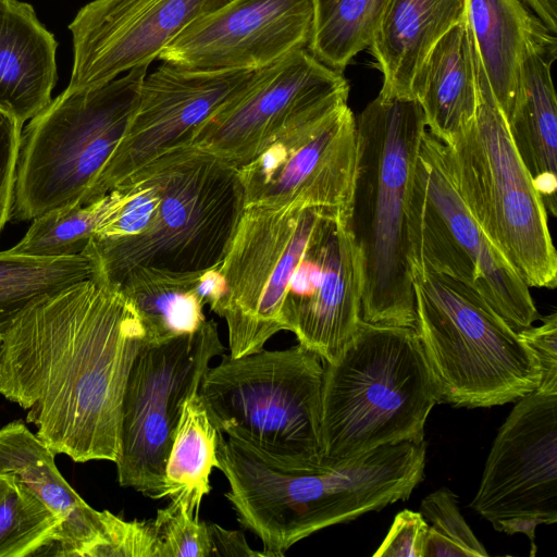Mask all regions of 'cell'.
<instances>
[{"label":"cell","instance_id":"6da1fadb","mask_svg":"<svg viewBox=\"0 0 557 557\" xmlns=\"http://www.w3.org/2000/svg\"><path fill=\"white\" fill-rule=\"evenodd\" d=\"M0 395L57 456L116 462L123 397L146 342L139 314L96 273L28 306L0 339Z\"/></svg>","mask_w":557,"mask_h":557},{"label":"cell","instance_id":"7a4b0ae2","mask_svg":"<svg viewBox=\"0 0 557 557\" xmlns=\"http://www.w3.org/2000/svg\"><path fill=\"white\" fill-rule=\"evenodd\" d=\"M356 126L349 225L361 261V319L416 330L408 210L424 114L414 99L377 95Z\"/></svg>","mask_w":557,"mask_h":557},{"label":"cell","instance_id":"3957f363","mask_svg":"<svg viewBox=\"0 0 557 557\" xmlns=\"http://www.w3.org/2000/svg\"><path fill=\"white\" fill-rule=\"evenodd\" d=\"M323 366V466L424 442L428 417L442 398L414 329L361 319L338 358Z\"/></svg>","mask_w":557,"mask_h":557},{"label":"cell","instance_id":"277c9868","mask_svg":"<svg viewBox=\"0 0 557 557\" xmlns=\"http://www.w3.org/2000/svg\"><path fill=\"white\" fill-rule=\"evenodd\" d=\"M324 366L297 344L232 357L208 368L199 385L210 419L228 438L286 470L323 466Z\"/></svg>","mask_w":557,"mask_h":557},{"label":"cell","instance_id":"5b68a950","mask_svg":"<svg viewBox=\"0 0 557 557\" xmlns=\"http://www.w3.org/2000/svg\"><path fill=\"white\" fill-rule=\"evenodd\" d=\"M416 332L442 403L484 408L537 389L534 351L473 289L422 267L410 268Z\"/></svg>","mask_w":557,"mask_h":557},{"label":"cell","instance_id":"8992f818","mask_svg":"<svg viewBox=\"0 0 557 557\" xmlns=\"http://www.w3.org/2000/svg\"><path fill=\"white\" fill-rule=\"evenodd\" d=\"M159 157L162 197L151 224L132 237L94 236L83 252L110 286L137 265L176 273L219 267L240 220L245 206L237 169L190 145Z\"/></svg>","mask_w":557,"mask_h":557},{"label":"cell","instance_id":"52a82bcc","mask_svg":"<svg viewBox=\"0 0 557 557\" xmlns=\"http://www.w3.org/2000/svg\"><path fill=\"white\" fill-rule=\"evenodd\" d=\"M476 52V50H475ZM478 110L445 145L454 183L482 231L531 288L557 284L548 212L511 139L476 53Z\"/></svg>","mask_w":557,"mask_h":557},{"label":"cell","instance_id":"ba28073f","mask_svg":"<svg viewBox=\"0 0 557 557\" xmlns=\"http://www.w3.org/2000/svg\"><path fill=\"white\" fill-rule=\"evenodd\" d=\"M148 66L98 87L64 89L29 120L21 138L11 218L28 221L82 205L129 125Z\"/></svg>","mask_w":557,"mask_h":557},{"label":"cell","instance_id":"9c48e42d","mask_svg":"<svg viewBox=\"0 0 557 557\" xmlns=\"http://www.w3.org/2000/svg\"><path fill=\"white\" fill-rule=\"evenodd\" d=\"M409 264L462 283L516 332L541 320L530 287L482 231L451 177L444 144L425 129L408 210Z\"/></svg>","mask_w":557,"mask_h":557},{"label":"cell","instance_id":"30bf717a","mask_svg":"<svg viewBox=\"0 0 557 557\" xmlns=\"http://www.w3.org/2000/svg\"><path fill=\"white\" fill-rule=\"evenodd\" d=\"M225 350L214 320L194 334L140 347L122 406L117 481L160 499L166 458L184 400L199 389L213 357Z\"/></svg>","mask_w":557,"mask_h":557},{"label":"cell","instance_id":"8fae6325","mask_svg":"<svg viewBox=\"0 0 557 557\" xmlns=\"http://www.w3.org/2000/svg\"><path fill=\"white\" fill-rule=\"evenodd\" d=\"M322 209L244 208L218 267L226 294L214 312L226 322L230 356L259 351L284 331L287 286Z\"/></svg>","mask_w":557,"mask_h":557},{"label":"cell","instance_id":"7c38bea8","mask_svg":"<svg viewBox=\"0 0 557 557\" xmlns=\"http://www.w3.org/2000/svg\"><path fill=\"white\" fill-rule=\"evenodd\" d=\"M349 85L306 48L255 73L249 84L189 140L238 169L288 129L347 103Z\"/></svg>","mask_w":557,"mask_h":557},{"label":"cell","instance_id":"4fadbf2b","mask_svg":"<svg viewBox=\"0 0 557 557\" xmlns=\"http://www.w3.org/2000/svg\"><path fill=\"white\" fill-rule=\"evenodd\" d=\"M499 428L470 507L498 532L524 534L557 522V394L534 391Z\"/></svg>","mask_w":557,"mask_h":557},{"label":"cell","instance_id":"5bb4252c","mask_svg":"<svg viewBox=\"0 0 557 557\" xmlns=\"http://www.w3.org/2000/svg\"><path fill=\"white\" fill-rule=\"evenodd\" d=\"M357 158L356 117L345 103L283 133L237 169L244 206L350 214Z\"/></svg>","mask_w":557,"mask_h":557},{"label":"cell","instance_id":"9a60e30c","mask_svg":"<svg viewBox=\"0 0 557 557\" xmlns=\"http://www.w3.org/2000/svg\"><path fill=\"white\" fill-rule=\"evenodd\" d=\"M257 71H203L163 62L145 76L129 125L82 205L103 197L191 135L236 97Z\"/></svg>","mask_w":557,"mask_h":557},{"label":"cell","instance_id":"2e32d148","mask_svg":"<svg viewBox=\"0 0 557 557\" xmlns=\"http://www.w3.org/2000/svg\"><path fill=\"white\" fill-rule=\"evenodd\" d=\"M362 275L349 213L323 208L297 263L282 307L284 331L334 362L361 320Z\"/></svg>","mask_w":557,"mask_h":557},{"label":"cell","instance_id":"e0dca14e","mask_svg":"<svg viewBox=\"0 0 557 557\" xmlns=\"http://www.w3.org/2000/svg\"><path fill=\"white\" fill-rule=\"evenodd\" d=\"M231 0H92L69 24V91L101 86L149 65L184 30Z\"/></svg>","mask_w":557,"mask_h":557},{"label":"cell","instance_id":"ac0fdd59","mask_svg":"<svg viewBox=\"0 0 557 557\" xmlns=\"http://www.w3.org/2000/svg\"><path fill=\"white\" fill-rule=\"evenodd\" d=\"M312 0H231L168 45L158 59L203 71H259L307 49Z\"/></svg>","mask_w":557,"mask_h":557},{"label":"cell","instance_id":"d6986e66","mask_svg":"<svg viewBox=\"0 0 557 557\" xmlns=\"http://www.w3.org/2000/svg\"><path fill=\"white\" fill-rule=\"evenodd\" d=\"M55 455L23 420L0 428V470L13 472L59 519L54 557H111L123 518L88 505L59 471Z\"/></svg>","mask_w":557,"mask_h":557},{"label":"cell","instance_id":"ffe728a7","mask_svg":"<svg viewBox=\"0 0 557 557\" xmlns=\"http://www.w3.org/2000/svg\"><path fill=\"white\" fill-rule=\"evenodd\" d=\"M556 55L557 41L527 42L515 106L507 120L513 145L553 216L557 215V103L550 67Z\"/></svg>","mask_w":557,"mask_h":557},{"label":"cell","instance_id":"44dd1931","mask_svg":"<svg viewBox=\"0 0 557 557\" xmlns=\"http://www.w3.org/2000/svg\"><path fill=\"white\" fill-rule=\"evenodd\" d=\"M57 48L32 4L0 0V109L22 124L52 100Z\"/></svg>","mask_w":557,"mask_h":557},{"label":"cell","instance_id":"7402d4cb","mask_svg":"<svg viewBox=\"0 0 557 557\" xmlns=\"http://www.w3.org/2000/svg\"><path fill=\"white\" fill-rule=\"evenodd\" d=\"M428 131L447 145L474 121L478 110L476 52L467 18L431 49L411 83Z\"/></svg>","mask_w":557,"mask_h":557},{"label":"cell","instance_id":"603a6c76","mask_svg":"<svg viewBox=\"0 0 557 557\" xmlns=\"http://www.w3.org/2000/svg\"><path fill=\"white\" fill-rule=\"evenodd\" d=\"M466 12V0H388L369 47L383 76L379 95L412 99L419 66Z\"/></svg>","mask_w":557,"mask_h":557},{"label":"cell","instance_id":"cb8c5ba5","mask_svg":"<svg viewBox=\"0 0 557 557\" xmlns=\"http://www.w3.org/2000/svg\"><path fill=\"white\" fill-rule=\"evenodd\" d=\"M478 58L506 120L511 114L524 47L530 39L557 41L522 0H466Z\"/></svg>","mask_w":557,"mask_h":557},{"label":"cell","instance_id":"d4e9b609","mask_svg":"<svg viewBox=\"0 0 557 557\" xmlns=\"http://www.w3.org/2000/svg\"><path fill=\"white\" fill-rule=\"evenodd\" d=\"M198 273L137 265L113 285L139 314L146 333L145 343H163L194 334L202 326L206 317L205 305L196 293Z\"/></svg>","mask_w":557,"mask_h":557},{"label":"cell","instance_id":"484cf974","mask_svg":"<svg viewBox=\"0 0 557 557\" xmlns=\"http://www.w3.org/2000/svg\"><path fill=\"white\" fill-rule=\"evenodd\" d=\"M218 435L198 392L188 396L166 458L160 499L169 497L198 518L201 502L211 490V471L216 467Z\"/></svg>","mask_w":557,"mask_h":557},{"label":"cell","instance_id":"4316f807","mask_svg":"<svg viewBox=\"0 0 557 557\" xmlns=\"http://www.w3.org/2000/svg\"><path fill=\"white\" fill-rule=\"evenodd\" d=\"M95 273L96 264L85 253L36 257L0 251V339L33 302Z\"/></svg>","mask_w":557,"mask_h":557},{"label":"cell","instance_id":"83f0119b","mask_svg":"<svg viewBox=\"0 0 557 557\" xmlns=\"http://www.w3.org/2000/svg\"><path fill=\"white\" fill-rule=\"evenodd\" d=\"M387 1L312 0V30L307 50L342 73L355 55L370 47Z\"/></svg>","mask_w":557,"mask_h":557},{"label":"cell","instance_id":"f1b7e54d","mask_svg":"<svg viewBox=\"0 0 557 557\" xmlns=\"http://www.w3.org/2000/svg\"><path fill=\"white\" fill-rule=\"evenodd\" d=\"M59 519L13 472L0 470V557L53 556Z\"/></svg>","mask_w":557,"mask_h":557},{"label":"cell","instance_id":"f546056e","mask_svg":"<svg viewBox=\"0 0 557 557\" xmlns=\"http://www.w3.org/2000/svg\"><path fill=\"white\" fill-rule=\"evenodd\" d=\"M110 206L106 194L88 203H72L33 220L24 237L10 252L36 257L82 255L104 219Z\"/></svg>","mask_w":557,"mask_h":557},{"label":"cell","instance_id":"4dcf8cb0","mask_svg":"<svg viewBox=\"0 0 557 557\" xmlns=\"http://www.w3.org/2000/svg\"><path fill=\"white\" fill-rule=\"evenodd\" d=\"M419 512L429 523L423 557H485L487 550L462 517L457 495L443 486L426 495Z\"/></svg>","mask_w":557,"mask_h":557},{"label":"cell","instance_id":"1f68e13d","mask_svg":"<svg viewBox=\"0 0 557 557\" xmlns=\"http://www.w3.org/2000/svg\"><path fill=\"white\" fill-rule=\"evenodd\" d=\"M152 522L159 557H212L208 523L189 516L183 506L170 502L165 508L158 509Z\"/></svg>","mask_w":557,"mask_h":557},{"label":"cell","instance_id":"d6a6232c","mask_svg":"<svg viewBox=\"0 0 557 557\" xmlns=\"http://www.w3.org/2000/svg\"><path fill=\"white\" fill-rule=\"evenodd\" d=\"M22 127L0 109V232L12 215Z\"/></svg>","mask_w":557,"mask_h":557},{"label":"cell","instance_id":"836d02e7","mask_svg":"<svg viewBox=\"0 0 557 557\" xmlns=\"http://www.w3.org/2000/svg\"><path fill=\"white\" fill-rule=\"evenodd\" d=\"M429 523L419 511H399L373 557H423Z\"/></svg>","mask_w":557,"mask_h":557},{"label":"cell","instance_id":"e575fe53","mask_svg":"<svg viewBox=\"0 0 557 557\" xmlns=\"http://www.w3.org/2000/svg\"><path fill=\"white\" fill-rule=\"evenodd\" d=\"M540 326H530L518 335L534 351L541 366V383L537 391L557 394V314L541 318Z\"/></svg>","mask_w":557,"mask_h":557},{"label":"cell","instance_id":"d590c367","mask_svg":"<svg viewBox=\"0 0 557 557\" xmlns=\"http://www.w3.org/2000/svg\"><path fill=\"white\" fill-rule=\"evenodd\" d=\"M212 557H267L264 552L252 549L242 531L227 530L216 523H208Z\"/></svg>","mask_w":557,"mask_h":557},{"label":"cell","instance_id":"8d00e7d4","mask_svg":"<svg viewBox=\"0 0 557 557\" xmlns=\"http://www.w3.org/2000/svg\"><path fill=\"white\" fill-rule=\"evenodd\" d=\"M537 23L557 37V0H522Z\"/></svg>","mask_w":557,"mask_h":557},{"label":"cell","instance_id":"74e56055","mask_svg":"<svg viewBox=\"0 0 557 557\" xmlns=\"http://www.w3.org/2000/svg\"><path fill=\"white\" fill-rule=\"evenodd\" d=\"M1 342V341H0Z\"/></svg>","mask_w":557,"mask_h":557}]
</instances>
